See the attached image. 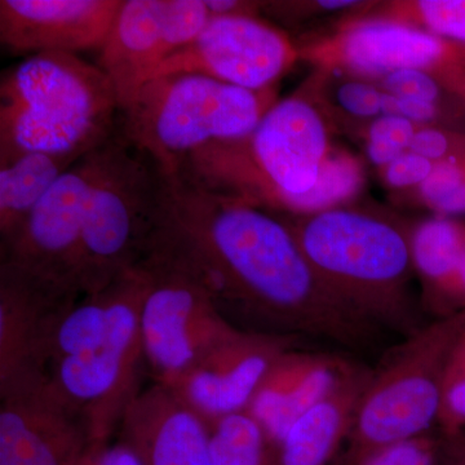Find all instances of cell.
Segmentation results:
<instances>
[{
  "mask_svg": "<svg viewBox=\"0 0 465 465\" xmlns=\"http://www.w3.org/2000/svg\"><path fill=\"white\" fill-rule=\"evenodd\" d=\"M210 18L204 0H124L97 61L114 85L121 110Z\"/></svg>",
  "mask_w": 465,
  "mask_h": 465,
  "instance_id": "cell-10",
  "label": "cell"
},
{
  "mask_svg": "<svg viewBox=\"0 0 465 465\" xmlns=\"http://www.w3.org/2000/svg\"><path fill=\"white\" fill-rule=\"evenodd\" d=\"M339 105L356 118H379L384 114L385 92L362 81H348L339 85Z\"/></svg>",
  "mask_w": 465,
  "mask_h": 465,
  "instance_id": "cell-30",
  "label": "cell"
},
{
  "mask_svg": "<svg viewBox=\"0 0 465 465\" xmlns=\"http://www.w3.org/2000/svg\"><path fill=\"white\" fill-rule=\"evenodd\" d=\"M124 0H2L0 41L16 54L100 51Z\"/></svg>",
  "mask_w": 465,
  "mask_h": 465,
  "instance_id": "cell-15",
  "label": "cell"
},
{
  "mask_svg": "<svg viewBox=\"0 0 465 465\" xmlns=\"http://www.w3.org/2000/svg\"><path fill=\"white\" fill-rule=\"evenodd\" d=\"M79 159L26 153L0 164V243L12 237L61 176Z\"/></svg>",
  "mask_w": 465,
  "mask_h": 465,
  "instance_id": "cell-20",
  "label": "cell"
},
{
  "mask_svg": "<svg viewBox=\"0 0 465 465\" xmlns=\"http://www.w3.org/2000/svg\"><path fill=\"white\" fill-rule=\"evenodd\" d=\"M79 299L0 265V381L45 372L54 330Z\"/></svg>",
  "mask_w": 465,
  "mask_h": 465,
  "instance_id": "cell-16",
  "label": "cell"
},
{
  "mask_svg": "<svg viewBox=\"0 0 465 465\" xmlns=\"http://www.w3.org/2000/svg\"><path fill=\"white\" fill-rule=\"evenodd\" d=\"M465 329V311L418 327L370 374L341 461L433 433L443 371Z\"/></svg>",
  "mask_w": 465,
  "mask_h": 465,
  "instance_id": "cell-6",
  "label": "cell"
},
{
  "mask_svg": "<svg viewBox=\"0 0 465 465\" xmlns=\"http://www.w3.org/2000/svg\"><path fill=\"white\" fill-rule=\"evenodd\" d=\"M290 228L321 281L354 313L374 326L415 331L407 295L411 237L378 217L338 208Z\"/></svg>",
  "mask_w": 465,
  "mask_h": 465,
  "instance_id": "cell-4",
  "label": "cell"
},
{
  "mask_svg": "<svg viewBox=\"0 0 465 465\" xmlns=\"http://www.w3.org/2000/svg\"><path fill=\"white\" fill-rule=\"evenodd\" d=\"M139 264L148 275L140 317L146 369L154 382L171 387L241 329L180 269L150 256Z\"/></svg>",
  "mask_w": 465,
  "mask_h": 465,
  "instance_id": "cell-8",
  "label": "cell"
},
{
  "mask_svg": "<svg viewBox=\"0 0 465 465\" xmlns=\"http://www.w3.org/2000/svg\"><path fill=\"white\" fill-rule=\"evenodd\" d=\"M164 186V174L148 154L116 128L85 208L79 289L92 295L139 265Z\"/></svg>",
  "mask_w": 465,
  "mask_h": 465,
  "instance_id": "cell-7",
  "label": "cell"
},
{
  "mask_svg": "<svg viewBox=\"0 0 465 465\" xmlns=\"http://www.w3.org/2000/svg\"><path fill=\"white\" fill-rule=\"evenodd\" d=\"M274 103L272 90H244L198 74L164 75L140 88L121 110L118 127L170 176L208 146L249 137Z\"/></svg>",
  "mask_w": 465,
  "mask_h": 465,
  "instance_id": "cell-5",
  "label": "cell"
},
{
  "mask_svg": "<svg viewBox=\"0 0 465 465\" xmlns=\"http://www.w3.org/2000/svg\"><path fill=\"white\" fill-rule=\"evenodd\" d=\"M291 338L243 330L217 345L171 385L208 423L246 411Z\"/></svg>",
  "mask_w": 465,
  "mask_h": 465,
  "instance_id": "cell-13",
  "label": "cell"
},
{
  "mask_svg": "<svg viewBox=\"0 0 465 465\" xmlns=\"http://www.w3.org/2000/svg\"><path fill=\"white\" fill-rule=\"evenodd\" d=\"M415 133V124L402 116L381 115L370 125L367 155L378 166L387 167L409 152Z\"/></svg>",
  "mask_w": 465,
  "mask_h": 465,
  "instance_id": "cell-25",
  "label": "cell"
},
{
  "mask_svg": "<svg viewBox=\"0 0 465 465\" xmlns=\"http://www.w3.org/2000/svg\"><path fill=\"white\" fill-rule=\"evenodd\" d=\"M357 5V2H347V0H344V2H318V5H320V7L326 9L349 8L353 7V5Z\"/></svg>",
  "mask_w": 465,
  "mask_h": 465,
  "instance_id": "cell-36",
  "label": "cell"
},
{
  "mask_svg": "<svg viewBox=\"0 0 465 465\" xmlns=\"http://www.w3.org/2000/svg\"><path fill=\"white\" fill-rule=\"evenodd\" d=\"M437 428L440 434L465 432V329L450 351L443 371Z\"/></svg>",
  "mask_w": 465,
  "mask_h": 465,
  "instance_id": "cell-24",
  "label": "cell"
},
{
  "mask_svg": "<svg viewBox=\"0 0 465 465\" xmlns=\"http://www.w3.org/2000/svg\"><path fill=\"white\" fill-rule=\"evenodd\" d=\"M437 465H465V432L440 433V452Z\"/></svg>",
  "mask_w": 465,
  "mask_h": 465,
  "instance_id": "cell-34",
  "label": "cell"
},
{
  "mask_svg": "<svg viewBox=\"0 0 465 465\" xmlns=\"http://www.w3.org/2000/svg\"><path fill=\"white\" fill-rule=\"evenodd\" d=\"M75 465H145L124 440L90 442Z\"/></svg>",
  "mask_w": 465,
  "mask_h": 465,
  "instance_id": "cell-31",
  "label": "cell"
},
{
  "mask_svg": "<svg viewBox=\"0 0 465 465\" xmlns=\"http://www.w3.org/2000/svg\"><path fill=\"white\" fill-rule=\"evenodd\" d=\"M215 465H274V449L264 427L249 410L208 423Z\"/></svg>",
  "mask_w": 465,
  "mask_h": 465,
  "instance_id": "cell-22",
  "label": "cell"
},
{
  "mask_svg": "<svg viewBox=\"0 0 465 465\" xmlns=\"http://www.w3.org/2000/svg\"><path fill=\"white\" fill-rule=\"evenodd\" d=\"M371 370L358 366L295 421L274 449V465H332L348 443Z\"/></svg>",
  "mask_w": 465,
  "mask_h": 465,
  "instance_id": "cell-19",
  "label": "cell"
},
{
  "mask_svg": "<svg viewBox=\"0 0 465 465\" xmlns=\"http://www.w3.org/2000/svg\"><path fill=\"white\" fill-rule=\"evenodd\" d=\"M362 183V171L356 159L347 154H329L324 162L316 186L308 194L293 201L290 210L316 215L335 210L341 202L349 200Z\"/></svg>",
  "mask_w": 465,
  "mask_h": 465,
  "instance_id": "cell-23",
  "label": "cell"
},
{
  "mask_svg": "<svg viewBox=\"0 0 465 465\" xmlns=\"http://www.w3.org/2000/svg\"><path fill=\"white\" fill-rule=\"evenodd\" d=\"M384 114L400 115L414 124H427L436 118L437 105L428 101L391 96L385 92Z\"/></svg>",
  "mask_w": 465,
  "mask_h": 465,
  "instance_id": "cell-33",
  "label": "cell"
},
{
  "mask_svg": "<svg viewBox=\"0 0 465 465\" xmlns=\"http://www.w3.org/2000/svg\"><path fill=\"white\" fill-rule=\"evenodd\" d=\"M414 266L432 286V302L440 317L452 312V291L465 252L464 228L443 217L428 220L411 235Z\"/></svg>",
  "mask_w": 465,
  "mask_h": 465,
  "instance_id": "cell-21",
  "label": "cell"
},
{
  "mask_svg": "<svg viewBox=\"0 0 465 465\" xmlns=\"http://www.w3.org/2000/svg\"><path fill=\"white\" fill-rule=\"evenodd\" d=\"M433 167V162L409 150L384 167L385 180L394 188L420 186L432 173Z\"/></svg>",
  "mask_w": 465,
  "mask_h": 465,
  "instance_id": "cell-32",
  "label": "cell"
},
{
  "mask_svg": "<svg viewBox=\"0 0 465 465\" xmlns=\"http://www.w3.org/2000/svg\"><path fill=\"white\" fill-rule=\"evenodd\" d=\"M121 105L108 75L72 54L24 58L0 84V164L26 153L84 158L112 139Z\"/></svg>",
  "mask_w": 465,
  "mask_h": 465,
  "instance_id": "cell-3",
  "label": "cell"
},
{
  "mask_svg": "<svg viewBox=\"0 0 465 465\" xmlns=\"http://www.w3.org/2000/svg\"><path fill=\"white\" fill-rule=\"evenodd\" d=\"M329 50L333 63L361 74L439 70L450 87L465 97L464 43L446 41L423 27L400 21H365L349 27Z\"/></svg>",
  "mask_w": 465,
  "mask_h": 465,
  "instance_id": "cell-14",
  "label": "cell"
},
{
  "mask_svg": "<svg viewBox=\"0 0 465 465\" xmlns=\"http://www.w3.org/2000/svg\"><path fill=\"white\" fill-rule=\"evenodd\" d=\"M465 163L442 161L434 163L432 173L420 185L421 197L434 210L443 213L450 201L463 189Z\"/></svg>",
  "mask_w": 465,
  "mask_h": 465,
  "instance_id": "cell-28",
  "label": "cell"
},
{
  "mask_svg": "<svg viewBox=\"0 0 465 465\" xmlns=\"http://www.w3.org/2000/svg\"><path fill=\"white\" fill-rule=\"evenodd\" d=\"M411 8L412 17L424 30L465 45V0H423Z\"/></svg>",
  "mask_w": 465,
  "mask_h": 465,
  "instance_id": "cell-27",
  "label": "cell"
},
{
  "mask_svg": "<svg viewBox=\"0 0 465 465\" xmlns=\"http://www.w3.org/2000/svg\"><path fill=\"white\" fill-rule=\"evenodd\" d=\"M464 243H465V228H464Z\"/></svg>",
  "mask_w": 465,
  "mask_h": 465,
  "instance_id": "cell-37",
  "label": "cell"
},
{
  "mask_svg": "<svg viewBox=\"0 0 465 465\" xmlns=\"http://www.w3.org/2000/svg\"><path fill=\"white\" fill-rule=\"evenodd\" d=\"M145 256L192 277L225 317L253 321L264 332L345 347L371 338L374 324L327 289L287 223L183 177L164 174Z\"/></svg>",
  "mask_w": 465,
  "mask_h": 465,
  "instance_id": "cell-1",
  "label": "cell"
},
{
  "mask_svg": "<svg viewBox=\"0 0 465 465\" xmlns=\"http://www.w3.org/2000/svg\"><path fill=\"white\" fill-rule=\"evenodd\" d=\"M106 145L73 164L20 229L0 243V265L51 289L82 298L79 289L85 208L99 176Z\"/></svg>",
  "mask_w": 465,
  "mask_h": 465,
  "instance_id": "cell-9",
  "label": "cell"
},
{
  "mask_svg": "<svg viewBox=\"0 0 465 465\" xmlns=\"http://www.w3.org/2000/svg\"><path fill=\"white\" fill-rule=\"evenodd\" d=\"M439 452L440 433H430L341 461V465H437Z\"/></svg>",
  "mask_w": 465,
  "mask_h": 465,
  "instance_id": "cell-26",
  "label": "cell"
},
{
  "mask_svg": "<svg viewBox=\"0 0 465 465\" xmlns=\"http://www.w3.org/2000/svg\"><path fill=\"white\" fill-rule=\"evenodd\" d=\"M296 56V48L284 34L255 16L213 17L194 41L159 66L150 81L198 74L244 90L268 91Z\"/></svg>",
  "mask_w": 465,
  "mask_h": 465,
  "instance_id": "cell-11",
  "label": "cell"
},
{
  "mask_svg": "<svg viewBox=\"0 0 465 465\" xmlns=\"http://www.w3.org/2000/svg\"><path fill=\"white\" fill-rule=\"evenodd\" d=\"M119 437L145 465H215L208 421L157 382L128 407Z\"/></svg>",
  "mask_w": 465,
  "mask_h": 465,
  "instance_id": "cell-17",
  "label": "cell"
},
{
  "mask_svg": "<svg viewBox=\"0 0 465 465\" xmlns=\"http://www.w3.org/2000/svg\"><path fill=\"white\" fill-rule=\"evenodd\" d=\"M148 275L142 265L82 296L61 318L45 374L57 396L81 419L90 442L113 439L142 391V308Z\"/></svg>",
  "mask_w": 465,
  "mask_h": 465,
  "instance_id": "cell-2",
  "label": "cell"
},
{
  "mask_svg": "<svg viewBox=\"0 0 465 465\" xmlns=\"http://www.w3.org/2000/svg\"><path fill=\"white\" fill-rule=\"evenodd\" d=\"M357 369V365L339 354L291 347L275 361L249 411L264 427L275 449L300 416Z\"/></svg>",
  "mask_w": 465,
  "mask_h": 465,
  "instance_id": "cell-18",
  "label": "cell"
},
{
  "mask_svg": "<svg viewBox=\"0 0 465 465\" xmlns=\"http://www.w3.org/2000/svg\"><path fill=\"white\" fill-rule=\"evenodd\" d=\"M382 88L391 96L433 104L437 103L440 94V82L436 76L420 69H402L390 73L382 79Z\"/></svg>",
  "mask_w": 465,
  "mask_h": 465,
  "instance_id": "cell-29",
  "label": "cell"
},
{
  "mask_svg": "<svg viewBox=\"0 0 465 465\" xmlns=\"http://www.w3.org/2000/svg\"><path fill=\"white\" fill-rule=\"evenodd\" d=\"M210 17L237 16L247 15L253 16L255 5L251 3L235 2V0H204Z\"/></svg>",
  "mask_w": 465,
  "mask_h": 465,
  "instance_id": "cell-35",
  "label": "cell"
},
{
  "mask_svg": "<svg viewBox=\"0 0 465 465\" xmlns=\"http://www.w3.org/2000/svg\"><path fill=\"white\" fill-rule=\"evenodd\" d=\"M88 443L45 371L0 381V465H75Z\"/></svg>",
  "mask_w": 465,
  "mask_h": 465,
  "instance_id": "cell-12",
  "label": "cell"
}]
</instances>
